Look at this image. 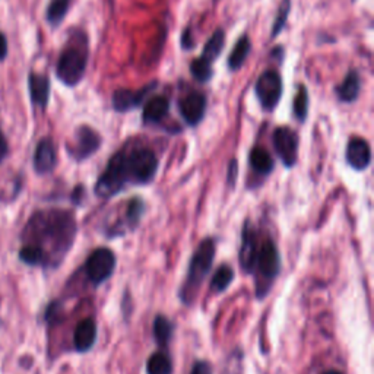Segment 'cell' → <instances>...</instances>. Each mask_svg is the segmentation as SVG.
Wrapping results in <instances>:
<instances>
[{"instance_id": "obj_1", "label": "cell", "mask_w": 374, "mask_h": 374, "mask_svg": "<svg viewBox=\"0 0 374 374\" xmlns=\"http://www.w3.org/2000/svg\"><path fill=\"white\" fill-rule=\"evenodd\" d=\"M76 233L74 215L62 209L41 211L28 221L25 244L38 247L46 259V266L59 263L70 249Z\"/></svg>"}, {"instance_id": "obj_2", "label": "cell", "mask_w": 374, "mask_h": 374, "mask_svg": "<svg viewBox=\"0 0 374 374\" xmlns=\"http://www.w3.org/2000/svg\"><path fill=\"white\" fill-rule=\"evenodd\" d=\"M110 177L119 186L148 184L155 179L158 171V158L148 148H138L131 152L113 155L107 164Z\"/></svg>"}, {"instance_id": "obj_3", "label": "cell", "mask_w": 374, "mask_h": 374, "mask_svg": "<svg viewBox=\"0 0 374 374\" xmlns=\"http://www.w3.org/2000/svg\"><path fill=\"white\" fill-rule=\"evenodd\" d=\"M213 257L215 241L212 238H206L200 243L199 247L196 249L189 265V270H187L186 281L181 286L180 298L184 304H192L195 301L197 290L209 275Z\"/></svg>"}, {"instance_id": "obj_4", "label": "cell", "mask_w": 374, "mask_h": 374, "mask_svg": "<svg viewBox=\"0 0 374 374\" xmlns=\"http://www.w3.org/2000/svg\"><path fill=\"white\" fill-rule=\"evenodd\" d=\"M86 49L81 44L67 46L57 62L56 74L65 85L75 86L83 78L86 69Z\"/></svg>"}, {"instance_id": "obj_5", "label": "cell", "mask_w": 374, "mask_h": 374, "mask_svg": "<svg viewBox=\"0 0 374 374\" xmlns=\"http://www.w3.org/2000/svg\"><path fill=\"white\" fill-rule=\"evenodd\" d=\"M116 269V256L110 250L99 247L91 253L85 263V272L88 279L97 286L106 282Z\"/></svg>"}, {"instance_id": "obj_6", "label": "cell", "mask_w": 374, "mask_h": 374, "mask_svg": "<svg viewBox=\"0 0 374 374\" xmlns=\"http://www.w3.org/2000/svg\"><path fill=\"white\" fill-rule=\"evenodd\" d=\"M256 269L261 273L262 279L266 281V286H269V284L278 277V273L281 270V256L277 244L270 238L265 240L262 243V246L259 247L254 270Z\"/></svg>"}, {"instance_id": "obj_7", "label": "cell", "mask_w": 374, "mask_h": 374, "mask_svg": "<svg viewBox=\"0 0 374 374\" xmlns=\"http://www.w3.org/2000/svg\"><path fill=\"white\" fill-rule=\"evenodd\" d=\"M256 95L265 110H273L282 95V81L275 70H266L256 82Z\"/></svg>"}, {"instance_id": "obj_8", "label": "cell", "mask_w": 374, "mask_h": 374, "mask_svg": "<svg viewBox=\"0 0 374 374\" xmlns=\"http://www.w3.org/2000/svg\"><path fill=\"white\" fill-rule=\"evenodd\" d=\"M273 145L285 167H294L298 156V136L290 127H278L273 133Z\"/></svg>"}, {"instance_id": "obj_9", "label": "cell", "mask_w": 374, "mask_h": 374, "mask_svg": "<svg viewBox=\"0 0 374 374\" xmlns=\"http://www.w3.org/2000/svg\"><path fill=\"white\" fill-rule=\"evenodd\" d=\"M99 145H101V136L90 126H81L76 131L75 147L70 149V154L79 161L86 160L98 151Z\"/></svg>"}, {"instance_id": "obj_10", "label": "cell", "mask_w": 374, "mask_h": 374, "mask_svg": "<svg viewBox=\"0 0 374 374\" xmlns=\"http://www.w3.org/2000/svg\"><path fill=\"white\" fill-rule=\"evenodd\" d=\"M179 110L184 122L190 126H196L202 122L205 111H206V97L193 92L190 95H186L179 103Z\"/></svg>"}, {"instance_id": "obj_11", "label": "cell", "mask_w": 374, "mask_h": 374, "mask_svg": "<svg viewBox=\"0 0 374 374\" xmlns=\"http://www.w3.org/2000/svg\"><path fill=\"white\" fill-rule=\"evenodd\" d=\"M257 252H259L257 236L252 229L250 222L247 221L243 228V241H241V249H240V263L244 272H247V273L254 272Z\"/></svg>"}, {"instance_id": "obj_12", "label": "cell", "mask_w": 374, "mask_h": 374, "mask_svg": "<svg viewBox=\"0 0 374 374\" xmlns=\"http://www.w3.org/2000/svg\"><path fill=\"white\" fill-rule=\"evenodd\" d=\"M57 164L56 145L50 138H44L38 142L34 152V168L38 174H49Z\"/></svg>"}, {"instance_id": "obj_13", "label": "cell", "mask_w": 374, "mask_h": 374, "mask_svg": "<svg viewBox=\"0 0 374 374\" xmlns=\"http://www.w3.org/2000/svg\"><path fill=\"white\" fill-rule=\"evenodd\" d=\"M347 161L354 170H366L371 163V149L368 142L361 138L350 139L347 147Z\"/></svg>"}, {"instance_id": "obj_14", "label": "cell", "mask_w": 374, "mask_h": 374, "mask_svg": "<svg viewBox=\"0 0 374 374\" xmlns=\"http://www.w3.org/2000/svg\"><path fill=\"white\" fill-rule=\"evenodd\" d=\"M155 85L145 86L142 91H129V90H119L113 95V107L116 111L124 113L129 110H133L140 106L143 98L154 88Z\"/></svg>"}, {"instance_id": "obj_15", "label": "cell", "mask_w": 374, "mask_h": 374, "mask_svg": "<svg viewBox=\"0 0 374 374\" xmlns=\"http://www.w3.org/2000/svg\"><path fill=\"white\" fill-rule=\"evenodd\" d=\"M97 341V323L92 319H83L78 323L74 334V347L78 352L90 351Z\"/></svg>"}, {"instance_id": "obj_16", "label": "cell", "mask_w": 374, "mask_h": 374, "mask_svg": "<svg viewBox=\"0 0 374 374\" xmlns=\"http://www.w3.org/2000/svg\"><path fill=\"white\" fill-rule=\"evenodd\" d=\"M28 88H30V97L33 104L44 108L50 98V81L46 75L31 74L28 76Z\"/></svg>"}, {"instance_id": "obj_17", "label": "cell", "mask_w": 374, "mask_h": 374, "mask_svg": "<svg viewBox=\"0 0 374 374\" xmlns=\"http://www.w3.org/2000/svg\"><path fill=\"white\" fill-rule=\"evenodd\" d=\"M170 110V101L167 97L163 95H155L151 99H148V103L143 107V122L147 124H155L160 123Z\"/></svg>"}, {"instance_id": "obj_18", "label": "cell", "mask_w": 374, "mask_h": 374, "mask_svg": "<svg viewBox=\"0 0 374 374\" xmlns=\"http://www.w3.org/2000/svg\"><path fill=\"white\" fill-rule=\"evenodd\" d=\"M359 90H361V79L355 70H351L345 78V81L338 86V97L345 103H352L358 98Z\"/></svg>"}, {"instance_id": "obj_19", "label": "cell", "mask_w": 374, "mask_h": 374, "mask_svg": "<svg viewBox=\"0 0 374 374\" xmlns=\"http://www.w3.org/2000/svg\"><path fill=\"white\" fill-rule=\"evenodd\" d=\"M250 165L259 174L268 176L273 170V160L265 148L254 147L250 152Z\"/></svg>"}, {"instance_id": "obj_20", "label": "cell", "mask_w": 374, "mask_h": 374, "mask_svg": "<svg viewBox=\"0 0 374 374\" xmlns=\"http://www.w3.org/2000/svg\"><path fill=\"white\" fill-rule=\"evenodd\" d=\"M250 40L247 35H243L238 41H237V44L236 47L233 49L231 54H229L228 57V67L231 69V70H238L244 62H246L247 59V56L250 53Z\"/></svg>"}, {"instance_id": "obj_21", "label": "cell", "mask_w": 374, "mask_h": 374, "mask_svg": "<svg viewBox=\"0 0 374 374\" xmlns=\"http://www.w3.org/2000/svg\"><path fill=\"white\" fill-rule=\"evenodd\" d=\"M174 326L165 318V316H156L154 320V338L160 343L161 348H167V345L172 336Z\"/></svg>"}, {"instance_id": "obj_22", "label": "cell", "mask_w": 374, "mask_h": 374, "mask_svg": "<svg viewBox=\"0 0 374 374\" xmlns=\"http://www.w3.org/2000/svg\"><path fill=\"white\" fill-rule=\"evenodd\" d=\"M224 42H225L224 31L217 30L213 33V35L208 40V42L205 44V49H204V53L200 57H204V59L208 60L209 63H213L215 60L218 59V56L221 54L222 47H224Z\"/></svg>"}, {"instance_id": "obj_23", "label": "cell", "mask_w": 374, "mask_h": 374, "mask_svg": "<svg viewBox=\"0 0 374 374\" xmlns=\"http://www.w3.org/2000/svg\"><path fill=\"white\" fill-rule=\"evenodd\" d=\"M172 363L167 354L155 352L147 363V374H171Z\"/></svg>"}, {"instance_id": "obj_24", "label": "cell", "mask_w": 374, "mask_h": 374, "mask_svg": "<svg viewBox=\"0 0 374 374\" xmlns=\"http://www.w3.org/2000/svg\"><path fill=\"white\" fill-rule=\"evenodd\" d=\"M70 6V0H51L47 8V21L50 25L57 26L60 25L65 17L67 15V10Z\"/></svg>"}, {"instance_id": "obj_25", "label": "cell", "mask_w": 374, "mask_h": 374, "mask_svg": "<svg viewBox=\"0 0 374 374\" xmlns=\"http://www.w3.org/2000/svg\"><path fill=\"white\" fill-rule=\"evenodd\" d=\"M233 279H234V272L231 266L224 265L215 272V275L211 281V288L215 293H222L228 288V285L233 282Z\"/></svg>"}, {"instance_id": "obj_26", "label": "cell", "mask_w": 374, "mask_h": 374, "mask_svg": "<svg viewBox=\"0 0 374 374\" xmlns=\"http://www.w3.org/2000/svg\"><path fill=\"white\" fill-rule=\"evenodd\" d=\"M143 211H145V205H143V200L139 197H133L127 202L126 208V228H135L139 222L143 215Z\"/></svg>"}, {"instance_id": "obj_27", "label": "cell", "mask_w": 374, "mask_h": 374, "mask_svg": "<svg viewBox=\"0 0 374 374\" xmlns=\"http://www.w3.org/2000/svg\"><path fill=\"white\" fill-rule=\"evenodd\" d=\"M211 65L208 60H205L204 57H197V59H195L192 63H190V72H192V76L200 82V83H205L208 82L211 78H212V69H211Z\"/></svg>"}, {"instance_id": "obj_28", "label": "cell", "mask_w": 374, "mask_h": 374, "mask_svg": "<svg viewBox=\"0 0 374 374\" xmlns=\"http://www.w3.org/2000/svg\"><path fill=\"white\" fill-rule=\"evenodd\" d=\"M309 111V94L304 86H301L294 99V114L300 122H304Z\"/></svg>"}, {"instance_id": "obj_29", "label": "cell", "mask_w": 374, "mask_h": 374, "mask_svg": "<svg viewBox=\"0 0 374 374\" xmlns=\"http://www.w3.org/2000/svg\"><path fill=\"white\" fill-rule=\"evenodd\" d=\"M290 0H285V2L282 3V6L279 8V13H278V18L275 21V25H273V31H272V37L275 38L278 35V33L284 28V24L286 21V18H288V13H290Z\"/></svg>"}, {"instance_id": "obj_30", "label": "cell", "mask_w": 374, "mask_h": 374, "mask_svg": "<svg viewBox=\"0 0 374 374\" xmlns=\"http://www.w3.org/2000/svg\"><path fill=\"white\" fill-rule=\"evenodd\" d=\"M190 374H212V367L208 361H196Z\"/></svg>"}, {"instance_id": "obj_31", "label": "cell", "mask_w": 374, "mask_h": 374, "mask_svg": "<svg viewBox=\"0 0 374 374\" xmlns=\"http://www.w3.org/2000/svg\"><path fill=\"white\" fill-rule=\"evenodd\" d=\"M8 151H9V148H8V140H6L5 135L2 132H0V164H2L5 161V158L8 155Z\"/></svg>"}, {"instance_id": "obj_32", "label": "cell", "mask_w": 374, "mask_h": 374, "mask_svg": "<svg viewBox=\"0 0 374 374\" xmlns=\"http://www.w3.org/2000/svg\"><path fill=\"white\" fill-rule=\"evenodd\" d=\"M8 56V41L6 37L0 33V62H2Z\"/></svg>"}, {"instance_id": "obj_33", "label": "cell", "mask_w": 374, "mask_h": 374, "mask_svg": "<svg viewBox=\"0 0 374 374\" xmlns=\"http://www.w3.org/2000/svg\"><path fill=\"white\" fill-rule=\"evenodd\" d=\"M181 44L183 49H192L193 47V41H192V35H190V30H186L183 37H181Z\"/></svg>"}, {"instance_id": "obj_34", "label": "cell", "mask_w": 374, "mask_h": 374, "mask_svg": "<svg viewBox=\"0 0 374 374\" xmlns=\"http://www.w3.org/2000/svg\"><path fill=\"white\" fill-rule=\"evenodd\" d=\"M323 374H341V373L339 371H335V370H329V371H326Z\"/></svg>"}]
</instances>
